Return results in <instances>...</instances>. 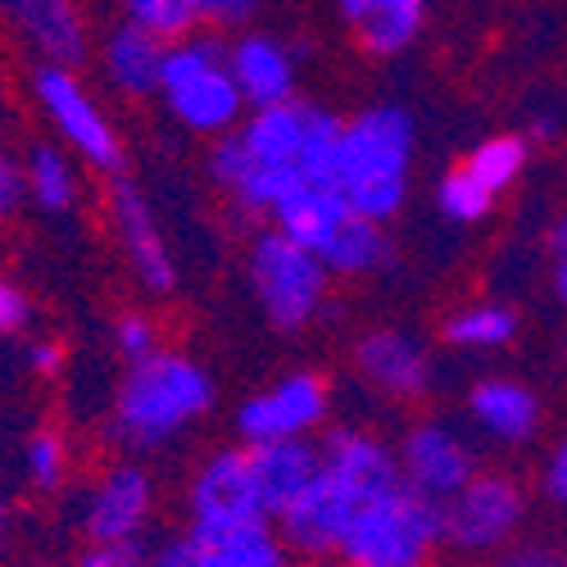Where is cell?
Instances as JSON below:
<instances>
[{
    "mask_svg": "<svg viewBox=\"0 0 567 567\" xmlns=\"http://www.w3.org/2000/svg\"><path fill=\"white\" fill-rule=\"evenodd\" d=\"M214 400L218 386L196 359L159 350L155 359L123 368L110 404V441L127 454H155L192 432Z\"/></svg>",
    "mask_w": 567,
    "mask_h": 567,
    "instance_id": "1",
    "label": "cell"
},
{
    "mask_svg": "<svg viewBox=\"0 0 567 567\" xmlns=\"http://www.w3.org/2000/svg\"><path fill=\"white\" fill-rule=\"evenodd\" d=\"M417 123L404 105H368L341 127L332 186L363 218L391 223L409 200Z\"/></svg>",
    "mask_w": 567,
    "mask_h": 567,
    "instance_id": "2",
    "label": "cell"
},
{
    "mask_svg": "<svg viewBox=\"0 0 567 567\" xmlns=\"http://www.w3.org/2000/svg\"><path fill=\"white\" fill-rule=\"evenodd\" d=\"M441 545H445L441 504L400 477L350 517V532L337 558L350 567H427Z\"/></svg>",
    "mask_w": 567,
    "mask_h": 567,
    "instance_id": "3",
    "label": "cell"
},
{
    "mask_svg": "<svg viewBox=\"0 0 567 567\" xmlns=\"http://www.w3.org/2000/svg\"><path fill=\"white\" fill-rule=\"evenodd\" d=\"M164 110L196 136H223L241 127L250 105L227 69V45L218 37H182L168 45L164 60V86H159Z\"/></svg>",
    "mask_w": 567,
    "mask_h": 567,
    "instance_id": "4",
    "label": "cell"
},
{
    "mask_svg": "<svg viewBox=\"0 0 567 567\" xmlns=\"http://www.w3.org/2000/svg\"><path fill=\"white\" fill-rule=\"evenodd\" d=\"M250 287L255 300L277 332H305L327 313V291H332V272L322 255L291 241L281 227H264L250 241Z\"/></svg>",
    "mask_w": 567,
    "mask_h": 567,
    "instance_id": "5",
    "label": "cell"
},
{
    "mask_svg": "<svg viewBox=\"0 0 567 567\" xmlns=\"http://www.w3.org/2000/svg\"><path fill=\"white\" fill-rule=\"evenodd\" d=\"M32 96L45 114V123L55 127L60 146H69L86 168L96 173H123V136L114 118L101 110V101L86 91L78 69L69 64H37L32 73Z\"/></svg>",
    "mask_w": 567,
    "mask_h": 567,
    "instance_id": "6",
    "label": "cell"
},
{
    "mask_svg": "<svg viewBox=\"0 0 567 567\" xmlns=\"http://www.w3.org/2000/svg\"><path fill=\"white\" fill-rule=\"evenodd\" d=\"M445 545L472 558L499 554L517 540L527 523V495L508 472H477L458 495L441 504Z\"/></svg>",
    "mask_w": 567,
    "mask_h": 567,
    "instance_id": "7",
    "label": "cell"
},
{
    "mask_svg": "<svg viewBox=\"0 0 567 567\" xmlns=\"http://www.w3.org/2000/svg\"><path fill=\"white\" fill-rule=\"evenodd\" d=\"M372 499L368 486H359L354 477H346V472L337 463L318 467V477L281 508L272 523L281 532V540L291 545V554H305V558H337L346 532H350V517Z\"/></svg>",
    "mask_w": 567,
    "mask_h": 567,
    "instance_id": "8",
    "label": "cell"
},
{
    "mask_svg": "<svg viewBox=\"0 0 567 567\" xmlns=\"http://www.w3.org/2000/svg\"><path fill=\"white\" fill-rule=\"evenodd\" d=\"M327 413H332L327 377L313 368H296L236 409L231 427L241 436V445H264V441H287V436H313L327 422Z\"/></svg>",
    "mask_w": 567,
    "mask_h": 567,
    "instance_id": "9",
    "label": "cell"
},
{
    "mask_svg": "<svg viewBox=\"0 0 567 567\" xmlns=\"http://www.w3.org/2000/svg\"><path fill=\"white\" fill-rule=\"evenodd\" d=\"M146 567H291V545L272 517L241 527H186L151 549Z\"/></svg>",
    "mask_w": 567,
    "mask_h": 567,
    "instance_id": "10",
    "label": "cell"
},
{
    "mask_svg": "<svg viewBox=\"0 0 567 567\" xmlns=\"http://www.w3.org/2000/svg\"><path fill=\"white\" fill-rule=\"evenodd\" d=\"M268 504L250 463V445H227L214 450L196 477L186 482V523L192 527H241V523H264Z\"/></svg>",
    "mask_w": 567,
    "mask_h": 567,
    "instance_id": "11",
    "label": "cell"
},
{
    "mask_svg": "<svg viewBox=\"0 0 567 567\" xmlns=\"http://www.w3.org/2000/svg\"><path fill=\"white\" fill-rule=\"evenodd\" d=\"M350 359L359 382L391 404H417L432 391V354L404 327H368L354 341Z\"/></svg>",
    "mask_w": 567,
    "mask_h": 567,
    "instance_id": "12",
    "label": "cell"
},
{
    "mask_svg": "<svg viewBox=\"0 0 567 567\" xmlns=\"http://www.w3.org/2000/svg\"><path fill=\"white\" fill-rule=\"evenodd\" d=\"M395 454H400V477L413 491H422L427 499H436V504H445L450 495H458L482 472L472 445L454 427L436 422V417L413 422V427L400 436Z\"/></svg>",
    "mask_w": 567,
    "mask_h": 567,
    "instance_id": "13",
    "label": "cell"
},
{
    "mask_svg": "<svg viewBox=\"0 0 567 567\" xmlns=\"http://www.w3.org/2000/svg\"><path fill=\"white\" fill-rule=\"evenodd\" d=\"M110 218H114V231H118V246L136 272V281L146 287L151 296H173L177 291V264H173V250L159 231V218L146 200V192L114 173L110 182Z\"/></svg>",
    "mask_w": 567,
    "mask_h": 567,
    "instance_id": "14",
    "label": "cell"
},
{
    "mask_svg": "<svg viewBox=\"0 0 567 567\" xmlns=\"http://www.w3.org/2000/svg\"><path fill=\"white\" fill-rule=\"evenodd\" d=\"M155 517V482L141 463L105 467L82 499L78 532L86 540H141Z\"/></svg>",
    "mask_w": 567,
    "mask_h": 567,
    "instance_id": "15",
    "label": "cell"
},
{
    "mask_svg": "<svg viewBox=\"0 0 567 567\" xmlns=\"http://www.w3.org/2000/svg\"><path fill=\"white\" fill-rule=\"evenodd\" d=\"M0 19L23 37V45L41 64L78 69L91 51L86 14L78 0H0Z\"/></svg>",
    "mask_w": 567,
    "mask_h": 567,
    "instance_id": "16",
    "label": "cell"
},
{
    "mask_svg": "<svg viewBox=\"0 0 567 567\" xmlns=\"http://www.w3.org/2000/svg\"><path fill=\"white\" fill-rule=\"evenodd\" d=\"M227 69L241 86V96L250 110L264 105H281L300 91V69H296V51L287 41H277L268 32H241L227 45Z\"/></svg>",
    "mask_w": 567,
    "mask_h": 567,
    "instance_id": "17",
    "label": "cell"
},
{
    "mask_svg": "<svg viewBox=\"0 0 567 567\" xmlns=\"http://www.w3.org/2000/svg\"><path fill=\"white\" fill-rule=\"evenodd\" d=\"M467 413L472 427L495 445H532L545 422L540 395L517 377H477L467 391Z\"/></svg>",
    "mask_w": 567,
    "mask_h": 567,
    "instance_id": "18",
    "label": "cell"
},
{
    "mask_svg": "<svg viewBox=\"0 0 567 567\" xmlns=\"http://www.w3.org/2000/svg\"><path fill=\"white\" fill-rule=\"evenodd\" d=\"M164 60H168V41L155 37L151 28H141L132 19H118L105 41H101V69L105 82L127 101H151L164 86Z\"/></svg>",
    "mask_w": 567,
    "mask_h": 567,
    "instance_id": "19",
    "label": "cell"
},
{
    "mask_svg": "<svg viewBox=\"0 0 567 567\" xmlns=\"http://www.w3.org/2000/svg\"><path fill=\"white\" fill-rule=\"evenodd\" d=\"M250 463H255L264 504L277 517L281 508H287L318 477V467H322V441H313V436L264 441V445H250Z\"/></svg>",
    "mask_w": 567,
    "mask_h": 567,
    "instance_id": "20",
    "label": "cell"
},
{
    "mask_svg": "<svg viewBox=\"0 0 567 567\" xmlns=\"http://www.w3.org/2000/svg\"><path fill=\"white\" fill-rule=\"evenodd\" d=\"M350 214H354V209L346 205V196L337 192L332 182H300L296 192L268 214V223L281 227V231H287L291 241H300L305 250L322 255L327 246H332V236L341 231V223H346Z\"/></svg>",
    "mask_w": 567,
    "mask_h": 567,
    "instance_id": "21",
    "label": "cell"
},
{
    "mask_svg": "<svg viewBox=\"0 0 567 567\" xmlns=\"http://www.w3.org/2000/svg\"><path fill=\"white\" fill-rule=\"evenodd\" d=\"M322 264L332 277H346V281L377 277V272H386L395 264V241L386 236V223L350 214L341 223V231L332 236V246L322 250Z\"/></svg>",
    "mask_w": 567,
    "mask_h": 567,
    "instance_id": "22",
    "label": "cell"
},
{
    "mask_svg": "<svg viewBox=\"0 0 567 567\" xmlns=\"http://www.w3.org/2000/svg\"><path fill=\"white\" fill-rule=\"evenodd\" d=\"M73 151L69 146H51V141H37L23 159V186H28V200L51 214V218H64L78 209V196H82V182H78V168H73Z\"/></svg>",
    "mask_w": 567,
    "mask_h": 567,
    "instance_id": "23",
    "label": "cell"
},
{
    "mask_svg": "<svg viewBox=\"0 0 567 567\" xmlns=\"http://www.w3.org/2000/svg\"><path fill=\"white\" fill-rule=\"evenodd\" d=\"M517 309L504 305V300H472L463 309H454L445 322H441V337L445 346L454 350H467V354H491V350H504L517 341Z\"/></svg>",
    "mask_w": 567,
    "mask_h": 567,
    "instance_id": "24",
    "label": "cell"
},
{
    "mask_svg": "<svg viewBox=\"0 0 567 567\" xmlns=\"http://www.w3.org/2000/svg\"><path fill=\"white\" fill-rule=\"evenodd\" d=\"M422 19H427V0H368L354 32L372 60H395L417 41Z\"/></svg>",
    "mask_w": 567,
    "mask_h": 567,
    "instance_id": "25",
    "label": "cell"
},
{
    "mask_svg": "<svg viewBox=\"0 0 567 567\" xmlns=\"http://www.w3.org/2000/svg\"><path fill=\"white\" fill-rule=\"evenodd\" d=\"M527 164H532V141L517 136V132L486 136L482 146H472V155L463 159V168L477 182H486L495 196H504L508 186H517V177L527 173Z\"/></svg>",
    "mask_w": 567,
    "mask_h": 567,
    "instance_id": "26",
    "label": "cell"
},
{
    "mask_svg": "<svg viewBox=\"0 0 567 567\" xmlns=\"http://www.w3.org/2000/svg\"><path fill=\"white\" fill-rule=\"evenodd\" d=\"M495 192L486 182H477L463 164L458 168H450L441 182H436V209H441V218H450V223H458V227H472V223H482V218H491V209H495Z\"/></svg>",
    "mask_w": 567,
    "mask_h": 567,
    "instance_id": "27",
    "label": "cell"
},
{
    "mask_svg": "<svg viewBox=\"0 0 567 567\" xmlns=\"http://www.w3.org/2000/svg\"><path fill=\"white\" fill-rule=\"evenodd\" d=\"M123 19L151 28L155 37H164L168 45L192 37L205 19H200V6L196 0H123Z\"/></svg>",
    "mask_w": 567,
    "mask_h": 567,
    "instance_id": "28",
    "label": "cell"
},
{
    "mask_svg": "<svg viewBox=\"0 0 567 567\" xmlns=\"http://www.w3.org/2000/svg\"><path fill=\"white\" fill-rule=\"evenodd\" d=\"M23 477L37 495H55L69 477V445L60 432H32L28 445H23Z\"/></svg>",
    "mask_w": 567,
    "mask_h": 567,
    "instance_id": "29",
    "label": "cell"
},
{
    "mask_svg": "<svg viewBox=\"0 0 567 567\" xmlns=\"http://www.w3.org/2000/svg\"><path fill=\"white\" fill-rule=\"evenodd\" d=\"M110 341H114V354L123 359V368H127V363H141V359H155V354L164 350L159 322H155L151 313H136V309H127V313L114 318Z\"/></svg>",
    "mask_w": 567,
    "mask_h": 567,
    "instance_id": "30",
    "label": "cell"
},
{
    "mask_svg": "<svg viewBox=\"0 0 567 567\" xmlns=\"http://www.w3.org/2000/svg\"><path fill=\"white\" fill-rule=\"evenodd\" d=\"M246 164H250V151H246V141H241V132H223V136H214V146H209V159H205V168H209V177H214V186L218 192H231L236 186V177L246 173Z\"/></svg>",
    "mask_w": 567,
    "mask_h": 567,
    "instance_id": "31",
    "label": "cell"
},
{
    "mask_svg": "<svg viewBox=\"0 0 567 567\" xmlns=\"http://www.w3.org/2000/svg\"><path fill=\"white\" fill-rule=\"evenodd\" d=\"M73 567H146V549L141 540H86Z\"/></svg>",
    "mask_w": 567,
    "mask_h": 567,
    "instance_id": "32",
    "label": "cell"
},
{
    "mask_svg": "<svg viewBox=\"0 0 567 567\" xmlns=\"http://www.w3.org/2000/svg\"><path fill=\"white\" fill-rule=\"evenodd\" d=\"M28 200V186H23V164H14L6 151H0V223L14 218Z\"/></svg>",
    "mask_w": 567,
    "mask_h": 567,
    "instance_id": "33",
    "label": "cell"
},
{
    "mask_svg": "<svg viewBox=\"0 0 567 567\" xmlns=\"http://www.w3.org/2000/svg\"><path fill=\"white\" fill-rule=\"evenodd\" d=\"M28 318H32L28 296L14 287V281L0 277V337H14V332H23Z\"/></svg>",
    "mask_w": 567,
    "mask_h": 567,
    "instance_id": "34",
    "label": "cell"
},
{
    "mask_svg": "<svg viewBox=\"0 0 567 567\" xmlns=\"http://www.w3.org/2000/svg\"><path fill=\"white\" fill-rule=\"evenodd\" d=\"M540 491H545L549 504L567 508V441H558V445L549 450L545 472H540Z\"/></svg>",
    "mask_w": 567,
    "mask_h": 567,
    "instance_id": "35",
    "label": "cell"
},
{
    "mask_svg": "<svg viewBox=\"0 0 567 567\" xmlns=\"http://www.w3.org/2000/svg\"><path fill=\"white\" fill-rule=\"evenodd\" d=\"M23 363L32 377H41V382H55V377L64 372V346L60 341H32L23 350Z\"/></svg>",
    "mask_w": 567,
    "mask_h": 567,
    "instance_id": "36",
    "label": "cell"
},
{
    "mask_svg": "<svg viewBox=\"0 0 567 567\" xmlns=\"http://www.w3.org/2000/svg\"><path fill=\"white\" fill-rule=\"evenodd\" d=\"M196 6H200V19L205 23L231 28V23H250L255 10H259V0H196Z\"/></svg>",
    "mask_w": 567,
    "mask_h": 567,
    "instance_id": "37",
    "label": "cell"
},
{
    "mask_svg": "<svg viewBox=\"0 0 567 567\" xmlns=\"http://www.w3.org/2000/svg\"><path fill=\"white\" fill-rule=\"evenodd\" d=\"M495 567H567L549 545H508V549H499V558H495Z\"/></svg>",
    "mask_w": 567,
    "mask_h": 567,
    "instance_id": "38",
    "label": "cell"
},
{
    "mask_svg": "<svg viewBox=\"0 0 567 567\" xmlns=\"http://www.w3.org/2000/svg\"><path fill=\"white\" fill-rule=\"evenodd\" d=\"M549 246H554V296H558V305L567 309V214L554 223Z\"/></svg>",
    "mask_w": 567,
    "mask_h": 567,
    "instance_id": "39",
    "label": "cell"
},
{
    "mask_svg": "<svg viewBox=\"0 0 567 567\" xmlns=\"http://www.w3.org/2000/svg\"><path fill=\"white\" fill-rule=\"evenodd\" d=\"M6 540H10V504L0 495V558H6Z\"/></svg>",
    "mask_w": 567,
    "mask_h": 567,
    "instance_id": "40",
    "label": "cell"
},
{
    "mask_svg": "<svg viewBox=\"0 0 567 567\" xmlns=\"http://www.w3.org/2000/svg\"><path fill=\"white\" fill-rule=\"evenodd\" d=\"M554 136V118L545 114V118H536V141H549Z\"/></svg>",
    "mask_w": 567,
    "mask_h": 567,
    "instance_id": "41",
    "label": "cell"
},
{
    "mask_svg": "<svg viewBox=\"0 0 567 567\" xmlns=\"http://www.w3.org/2000/svg\"><path fill=\"white\" fill-rule=\"evenodd\" d=\"M337 567H350V563H337Z\"/></svg>",
    "mask_w": 567,
    "mask_h": 567,
    "instance_id": "42",
    "label": "cell"
}]
</instances>
